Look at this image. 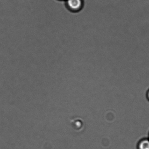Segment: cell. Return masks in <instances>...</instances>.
Segmentation results:
<instances>
[{
	"label": "cell",
	"instance_id": "6da1fadb",
	"mask_svg": "<svg viewBox=\"0 0 149 149\" xmlns=\"http://www.w3.org/2000/svg\"><path fill=\"white\" fill-rule=\"evenodd\" d=\"M66 8L70 11L76 12L82 9L83 0H65Z\"/></svg>",
	"mask_w": 149,
	"mask_h": 149
},
{
	"label": "cell",
	"instance_id": "3957f363",
	"mask_svg": "<svg viewBox=\"0 0 149 149\" xmlns=\"http://www.w3.org/2000/svg\"><path fill=\"white\" fill-rule=\"evenodd\" d=\"M60 1H65V0H60Z\"/></svg>",
	"mask_w": 149,
	"mask_h": 149
},
{
	"label": "cell",
	"instance_id": "7a4b0ae2",
	"mask_svg": "<svg viewBox=\"0 0 149 149\" xmlns=\"http://www.w3.org/2000/svg\"><path fill=\"white\" fill-rule=\"evenodd\" d=\"M140 149H149V141L145 140L141 143L140 145Z\"/></svg>",
	"mask_w": 149,
	"mask_h": 149
},
{
	"label": "cell",
	"instance_id": "277c9868",
	"mask_svg": "<svg viewBox=\"0 0 149 149\" xmlns=\"http://www.w3.org/2000/svg\"></svg>",
	"mask_w": 149,
	"mask_h": 149
}]
</instances>
